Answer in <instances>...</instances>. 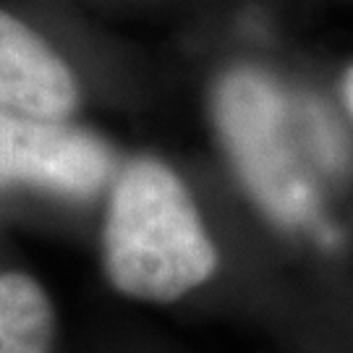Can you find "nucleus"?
<instances>
[{"mask_svg":"<svg viewBox=\"0 0 353 353\" xmlns=\"http://www.w3.org/2000/svg\"><path fill=\"white\" fill-rule=\"evenodd\" d=\"M105 267L115 288L139 301H173L214 272L217 252L168 165L141 157L121 173L105 223Z\"/></svg>","mask_w":353,"mask_h":353,"instance_id":"obj_1","label":"nucleus"},{"mask_svg":"<svg viewBox=\"0 0 353 353\" xmlns=\"http://www.w3.org/2000/svg\"><path fill=\"white\" fill-rule=\"evenodd\" d=\"M214 113L241 176L267 212L285 225L309 220L314 196L301 150L327 165L338 160V141L325 118L312 108H293L272 79L249 68L220 81Z\"/></svg>","mask_w":353,"mask_h":353,"instance_id":"obj_2","label":"nucleus"},{"mask_svg":"<svg viewBox=\"0 0 353 353\" xmlns=\"http://www.w3.org/2000/svg\"><path fill=\"white\" fill-rule=\"evenodd\" d=\"M108 176L110 152L97 137L61 121L0 110V186L89 196Z\"/></svg>","mask_w":353,"mask_h":353,"instance_id":"obj_3","label":"nucleus"},{"mask_svg":"<svg viewBox=\"0 0 353 353\" xmlns=\"http://www.w3.org/2000/svg\"><path fill=\"white\" fill-rule=\"evenodd\" d=\"M79 87L68 65L24 21L0 11V110L63 121Z\"/></svg>","mask_w":353,"mask_h":353,"instance_id":"obj_4","label":"nucleus"},{"mask_svg":"<svg viewBox=\"0 0 353 353\" xmlns=\"http://www.w3.org/2000/svg\"><path fill=\"white\" fill-rule=\"evenodd\" d=\"M52 306L39 283L0 275V353H50Z\"/></svg>","mask_w":353,"mask_h":353,"instance_id":"obj_5","label":"nucleus"},{"mask_svg":"<svg viewBox=\"0 0 353 353\" xmlns=\"http://www.w3.org/2000/svg\"><path fill=\"white\" fill-rule=\"evenodd\" d=\"M345 102H348V110L353 113V68L351 74L345 76Z\"/></svg>","mask_w":353,"mask_h":353,"instance_id":"obj_6","label":"nucleus"}]
</instances>
